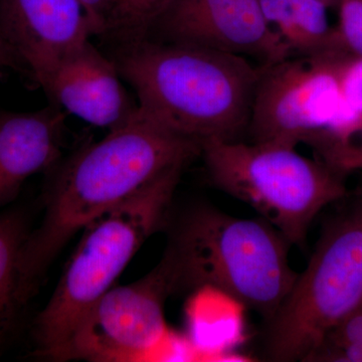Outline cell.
I'll return each instance as SVG.
<instances>
[{"instance_id":"6da1fadb","label":"cell","mask_w":362,"mask_h":362,"mask_svg":"<svg viewBox=\"0 0 362 362\" xmlns=\"http://www.w3.org/2000/svg\"><path fill=\"white\" fill-rule=\"evenodd\" d=\"M201 143L175 134L139 108L129 122L78 150L59 169L45 195L40 226L20 256V293L37 294L54 259L80 230L146 187L162 173L201 156Z\"/></svg>"},{"instance_id":"7a4b0ae2","label":"cell","mask_w":362,"mask_h":362,"mask_svg":"<svg viewBox=\"0 0 362 362\" xmlns=\"http://www.w3.org/2000/svg\"><path fill=\"white\" fill-rule=\"evenodd\" d=\"M115 63L139 110L165 129L199 143L235 141L247 133L262 66L245 57L141 40Z\"/></svg>"},{"instance_id":"3957f363","label":"cell","mask_w":362,"mask_h":362,"mask_svg":"<svg viewBox=\"0 0 362 362\" xmlns=\"http://www.w3.org/2000/svg\"><path fill=\"white\" fill-rule=\"evenodd\" d=\"M164 252L173 294L213 289L273 318L298 273L291 244L263 218H239L209 204L187 209L168 228Z\"/></svg>"},{"instance_id":"277c9868","label":"cell","mask_w":362,"mask_h":362,"mask_svg":"<svg viewBox=\"0 0 362 362\" xmlns=\"http://www.w3.org/2000/svg\"><path fill=\"white\" fill-rule=\"evenodd\" d=\"M185 168L169 169L83 228L51 299L33 323L35 356L63 361L82 316L113 287L143 244L168 223Z\"/></svg>"},{"instance_id":"5b68a950","label":"cell","mask_w":362,"mask_h":362,"mask_svg":"<svg viewBox=\"0 0 362 362\" xmlns=\"http://www.w3.org/2000/svg\"><path fill=\"white\" fill-rule=\"evenodd\" d=\"M201 156L214 187L249 204L304 249L312 221L326 206L347 195L345 175L296 147L276 142L207 140Z\"/></svg>"},{"instance_id":"8992f818","label":"cell","mask_w":362,"mask_h":362,"mask_svg":"<svg viewBox=\"0 0 362 362\" xmlns=\"http://www.w3.org/2000/svg\"><path fill=\"white\" fill-rule=\"evenodd\" d=\"M361 303L362 195L324 226L308 265L267 323V356L307 361Z\"/></svg>"},{"instance_id":"52a82bcc","label":"cell","mask_w":362,"mask_h":362,"mask_svg":"<svg viewBox=\"0 0 362 362\" xmlns=\"http://www.w3.org/2000/svg\"><path fill=\"white\" fill-rule=\"evenodd\" d=\"M349 52L299 56L261 66L251 120V142L310 145L349 119L342 71Z\"/></svg>"},{"instance_id":"ba28073f","label":"cell","mask_w":362,"mask_h":362,"mask_svg":"<svg viewBox=\"0 0 362 362\" xmlns=\"http://www.w3.org/2000/svg\"><path fill=\"white\" fill-rule=\"evenodd\" d=\"M170 295L163 259L140 280L112 287L78 321L63 361L127 362L146 356L165 337L164 305Z\"/></svg>"},{"instance_id":"9c48e42d","label":"cell","mask_w":362,"mask_h":362,"mask_svg":"<svg viewBox=\"0 0 362 362\" xmlns=\"http://www.w3.org/2000/svg\"><path fill=\"white\" fill-rule=\"evenodd\" d=\"M156 23L173 42L211 47L270 66L291 57L259 0H175Z\"/></svg>"},{"instance_id":"30bf717a","label":"cell","mask_w":362,"mask_h":362,"mask_svg":"<svg viewBox=\"0 0 362 362\" xmlns=\"http://www.w3.org/2000/svg\"><path fill=\"white\" fill-rule=\"evenodd\" d=\"M92 35L81 0H0V37L37 84Z\"/></svg>"},{"instance_id":"8fae6325","label":"cell","mask_w":362,"mask_h":362,"mask_svg":"<svg viewBox=\"0 0 362 362\" xmlns=\"http://www.w3.org/2000/svg\"><path fill=\"white\" fill-rule=\"evenodd\" d=\"M120 77L115 62L88 42L59 61L39 85L69 113L112 131L129 122L138 109Z\"/></svg>"},{"instance_id":"7c38bea8","label":"cell","mask_w":362,"mask_h":362,"mask_svg":"<svg viewBox=\"0 0 362 362\" xmlns=\"http://www.w3.org/2000/svg\"><path fill=\"white\" fill-rule=\"evenodd\" d=\"M65 120L56 106L28 113L0 110V209L16 202L28 178L56 165Z\"/></svg>"},{"instance_id":"4fadbf2b","label":"cell","mask_w":362,"mask_h":362,"mask_svg":"<svg viewBox=\"0 0 362 362\" xmlns=\"http://www.w3.org/2000/svg\"><path fill=\"white\" fill-rule=\"evenodd\" d=\"M259 4L267 23L292 54L312 57L345 51L337 28L328 21V7L319 0H259Z\"/></svg>"},{"instance_id":"5bb4252c","label":"cell","mask_w":362,"mask_h":362,"mask_svg":"<svg viewBox=\"0 0 362 362\" xmlns=\"http://www.w3.org/2000/svg\"><path fill=\"white\" fill-rule=\"evenodd\" d=\"M30 230L28 214L21 207L0 211V356L16 335L26 306L20 293L18 263Z\"/></svg>"},{"instance_id":"9a60e30c","label":"cell","mask_w":362,"mask_h":362,"mask_svg":"<svg viewBox=\"0 0 362 362\" xmlns=\"http://www.w3.org/2000/svg\"><path fill=\"white\" fill-rule=\"evenodd\" d=\"M310 146L319 159L341 173L362 169V113L324 133Z\"/></svg>"},{"instance_id":"2e32d148","label":"cell","mask_w":362,"mask_h":362,"mask_svg":"<svg viewBox=\"0 0 362 362\" xmlns=\"http://www.w3.org/2000/svg\"><path fill=\"white\" fill-rule=\"evenodd\" d=\"M307 361L362 362V303L324 337Z\"/></svg>"},{"instance_id":"e0dca14e","label":"cell","mask_w":362,"mask_h":362,"mask_svg":"<svg viewBox=\"0 0 362 362\" xmlns=\"http://www.w3.org/2000/svg\"><path fill=\"white\" fill-rule=\"evenodd\" d=\"M175 0H123L119 6L111 32L122 33L133 40H143Z\"/></svg>"},{"instance_id":"ac0fdd59","label":"cell","mask_w":362,"mask_h":362,"mask_svg":"<svg viewBox=\"0 0 362 362\" xmlns=\"http://www.w3.org/2000/svg\"><path fill=\"white\" fill-rule=\"evenodd\" d=\"M338 35L343 49L362 59V0H339Z\"/></svg>"},{"instance_id":"d6986e66","label":"cell","mask_w":362,"mask_h":362,"mask_svg":"<svg viewBox=\"0 0 362 362\" xmlns=\"http://www.w3.org/2000/svg\"><path fill=\"white\" fill-rule=\"evenodd\" d=\"M343 95L349 118L362 113V59L349 54L342 71Z\"/></svg>"},{"instance_id":"ffe728a7","label":"cell","mask_w":362,"mask_h":362,"mask_svg":"<svg viewBox=\"0 0 362 362\" xmlns=\"http://www.w3.org/2000/svg\"><path fill=\"white\" fill-rule=\"evenodd\" d=\"M81 2L89 16L95 35L110 33L121 0H81Z\"/></svg>"},{"instance_id":"44dd1931","label":"cell","mask_w":362,"mask_h":362,"mask_svg":"<svg viewBox=\"0 0 362 362\" xmlns=\"http://www.w3.org/2000/svg\"><path fill=\"white\" fill-rule=\"evenodd\" d=\"M8 70L25 71L20 59L9 45L0 37V74Z\"/></svg>"},{"instance_id":"7402d4cb","label":"cell","mask_w":362,"mask_h":362,"mask_svg":"<svg viewBox=\"0 0 362 362\" xmlns=\"http://www.w3.org/2000/svg\"><path fill=\"white\" fill-rule=\"evenodd\" d=\"M319 1H321L323 4H325L328 8H330V7H337L338 4H339V0H319Z\"/></svg>"},{"instance_id":"603a6c76","label":"cell","mask_w":362,"mask_h":362,"mask_svg":"<svg viewBox=\"0 0 362 362\" xmlns=\"http://www.w3.org/2000/svg\"><path fill=\"white\" fill-rule=\"evenodd\" d=\"M121 1H123V0H121ZM120 4H121V2H120Z\"/></svg>"}]
</instances>
